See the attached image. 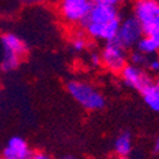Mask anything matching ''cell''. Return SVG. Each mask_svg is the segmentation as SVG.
<instances>
[{
  "label": "cell",
  "instance_id": "cell-20",
  "mask_svg": "<svg viewBox=\"0 0 159 159\" xmlns=\"http://www.w3.org/2000/svg\"><path fill=\"white\" fill-rule=\"evenodd\" d=\"M61 159H75V158L71 157V155H66V157H63V158H61Z\"/></svg>",
  "mask_w": 159,
  "mask_h": 159
},
{
  "label": "cell",
  "instance_id": "cell-17",
  "mask_svg": "<svg viewBox=\"0 0 159 159\" xmlns=\"http://www.w3.org/2000/svg\"><path fill=\"white\" fill-rule=\"evenodd\" d=\"M104 2L106 3V4H109V5H112V7H115V8H117L119 5H121V4H124L126 0H104Z\"/></svg>",
  "mask_w": 159,
  "mask_h": 159
},
{
  "label": "cell",
  "instance_id": "cell-1",
  "mask_svg": "<svg viewBox=\"0 0 159 159\" xmlns=\"http://www.w3.org/2000/svg\"><path fill=\"white\" fill-rule=\"evenodd\" d=\"M121 18L117 8L109 5L105 2H98L92 4L80 25L89 37L110 42L116 38Z\"/></svg>",
  "mask_w": 159,
  "mask_h": 159
},
{
  "label": "cell",
  "instance_id": "cell-13",
  "mask_svg": "<svg viewBox=\"0 0 159 159\" xmlns=\"http://www.w3.org/2000/svg\"><path fill=\"white\" fill-rule=\"evenodd\" d=\"M147 57H148V56H145L144 53L139 52V51L136 49L135 52H133V53H131V56H130L129 58H130V63L136 65V66H140V67H142V66H144V65H145Z\"/></svg>",
  "mask_w": 159,
  "mask_h": 159
},
{
  "label": "cell",
  "instance_id": "cell-7",
  "mask_svg": "<svg viewBox=\"0 0 159 159\" xmlns=\"http://www.w3.org/2000/svg\"><path fill=\"white\" fill-rule=\"evenodd\" d=\"M142 35H143L142 25L136 20V18L133 15V16L121 19L115 41L119 44H121L124 48L129 49L138 43V41L142 38Z\"/></svg>",
  "mask_w": 159,
  "mask_h": 159
},
{
  "label": "cell",
  "instance_id": "cell-10",
  "mask_svg": "<svg viewBox=\"0 0 159 159\" xmlns=\"http://www.w3.org/2000/svg\"><path fill=\"white\" fill-rule=\"evenodd\" d=\"M135 47L139 52L144 53L145 56L157 54L159 52V37L143 34L142 38L139 39L138 43L135 44Z\"/></svg>",
  "mask_w": 159,
  "mask_h": 159
},
{
  "label": "cell",
  "instance_id": "cell-15",
  "mask_svg": "<svg viewBox=\"0 0 159 159\" xmlns=\"http://www.w3.org/2000/svg\"><path fill=\"white\" fill-rule=\"evenodd\" d=\"M90 63H91V66H93V67H96V66L100 65V63H101L100 54H98V53H91V56H90Z\"/></svg>",
  "mask_w": 159,
  "mask_h": 159
},
{
  "label": "cell",
  "instance_id": "cell-4",
  "mask_svg": "<svg viewBox=\"0 0 159 159\" xmlns=\"http://www.w3.org/2000/svg\"><path fill=\"white\" fill-rule=\"evenodd\" d=\"M134 16L140 23L143 34L159 37V2L136 0L134 4Z\"/></svg>",
  "mask_w": 159,
  "mask_h": 159
},
{
  "label": "cell",
  "instance_id": "cell-19",
  "mask_svg": "<svg viewBox=\"0 0 159 159\" xmlns=\"http://www.w3.org/2000/svg\"><path fill=\"white\" fill-rule=\"evenodd\" d=\"M154 152L155 153H159V138L155 140V143H154Z\"/></svg>",
  "mask_w": 159,
  "mask_h": 159
},
{
  "label": "cell",
  "instance_id": "cell-2",
  "mask_svg": "<svg viewBox=\"0 0 159 159\" xmlns=\"http://www.w3.org/2000/svg\"><path fill=\"white\" fill-rule=\"evenodd\" d=\"M0 47H2L0 67L4 72L16 70L28 52L25 42L13 32H5L0 35Z\"/></svg>",
  "mask_w": 159,
  "mask_h": 159
},
{
  "label": "cell",
  "instance_id": "cell-25",
  "mask_svg": "<svg viewBox=\"0 0 159 159\" xmlns=\"http://www.w3.org/2000/svg\"><path fill=\"white\" fill-rule=\"evenodd\" d=\"M0 159H4V158H3V157H2V155H0Z\"/></svg>",
  "mask_w": 159,
  "mask_h": 159
},
{
  "label": "cell",
  "instance_id": "cell-11",
  "mask_svg": "<svg viewBox=\"0 0 159 159\" xmlns=\"http://www.w3.org/2000/svg\"><path fill=\"white\" fill-rule=\"evenodd\" d=\"M131 148H133V143H131V136L129 133L120 134L114 143L115 153L119 157H128L131 152Z\"/></svg>",
  "mask_w": 159,
  "mask_h": 159
},
{
  "label": "cell",
  "instance_id": "cell-14",
  "mask_svg": "<svg viewBox=\"0 0 159 159\" xmlns=\"http://www.w3.org/2000/svg\"><path fill=\"white\" fill-rule=\"evenodd\" d=\"M144 66H147V68L152 72H159V57L154 54L148 56Z\"/></svg>",
  "mask_w": 159,
  "mask_h": 159
},
{
  "label": "cell",
  "instance_id": "cell-6",
  "mask_svg": "<svg viewBox=\"0 0 159 159\" xmlns=\"http://www.w3.org/2000/svg\"><path fill=\"white\" fill-rule=\"evenodd\" d=\"M128 49L119 44L115 39L106 42L105 47L101 51L100 59L101 63L111 72L120 73L124 66L128 63Z\"/></svg>",
  "mask_w": 159,
  "mask_h": 159
},
{
  "label": "cell",
  "instance_id": "cell-5",
  "mask_svg": "<svg viewBox=\"0 0 159 159\" xmlns=\"http://www.w3.org/2000/svg\"><path fill=\"white\" fill-rule=\"evenodd\" d=\"M58 14L68 25L81 23L92 7L91 0H58Z\"/></svg>",
  "mask_w": 159,
  "mask_h": 159
},
{
  "label": "cell",
  "instance_id": "cell-9",
  "mask_svg": "<svg viewBox=\"0 0 159 159\" xmlns=\"http://www.w3.org/2000/svg\"><path fill=\"white\" fill-rule=\"evenodd\" d=\"M120 75L124 84L136 91H142L145 86H148L152 82L148 73L140 66L133 63H126L124 68L120 71Z\"/></svg>",
  "mask_w": 159,
  "mask_h": 159
},
{
  "label": "cell",
  "instance_id": "cell-12",
  "mask_svg": "<svg viewBox=\"0 0 159 159\" xmlns=\"http://www.w3.org/2000/svg\"><path fill=\"white\" fill-rule=\"evenodd\" d=\"M87 44H89L87 39H86V37L82 35V34L75 35V37L72 38V41H71V47H72V49L76 51V52H84V51L87 48Z\"/></svg>",
  "mask_w": 159,
  "mask_h": 159
},
{
  "label": "cell",
  "instance_id": "cell-16",
  "mask_svg": "<svg viewBox=\"0 0 159 159\" xmlns=\"http://www.w3.org/2000/svg\"><path fill=\"white\" fill-rule=\"evenodd\" d=\"M33 159H52V157L48 155V154L44 153V152H37V153H34Z\"/></svg>",
  "mask_w": 159,
  "mask_h": 159
},
{
  "label": "cell",
  "instance_id": "cell-18",
  "mask_svg": "<svg viewBox=\"0 0 159 159\" xmlns=\"http://www.w3.org/2000/svg\"><path fill=\"white\" fill-rule=\"evenodd\" d=\"M22 2L24 4H28V5H35V4H39V3L44 2V0H22Z\"/></svg>",
  "mask_w": 159,
  "mask_h": 159
},
{
  "label": "cell",
  "instance_id": "cell-3",
  "mask_svg": "<svg viewBox=\"0 0 159 159\" xmlns=\"http://www.w3.org/2000/svg\"><path fill=\"white\" fill-rule=\"evenodd\" d=\"M68 93L75 98L84 109L97 111L105 107V97L92 85L84 81H70L67 84Z\"/></svg>",
  "mask_w": 159,
  "mask_h": 159
},
{
  "label": "cell",
  "instance_id": "cell-22",
  "mask_svg": "<svg viewBox=\"0 0 159 159\" xmlns=\"http://www.w3.org/2000/svg\"><path fill=\"white\" fill-rule=\"evenodd\" d=\"M47 2H51V3H57L58 0H47Z\"/></svg>",
  "mask_w": 159,
  "mask_h": 159
},
{
  "label": "cell",
  "instance_id": "cell-26",
  "mask_svg": "<svg viewBox=\"0 0 159 159\" xmlns=\"http://www.w3.org/2000/svg\"><path fill=\"white\" fill-rule=\"evenodd\" d=\"M154 2H159V0H154Z\"/></svg>",
  "mask_w": 159,
  "mask_h": 159
},
{
  "label": "cell",
  "instance_id": "cell-23",
  "mask_svg": "<svg viewBox=\"0 0 159 159\" xmlns=\"http://www.w3.org/2000/svg\"><path fill=\"white\" fill-rule=\"evenodd\" d=\"M120 159H128V157H120Z\"/></svg>",
  "mask_w": 159,
  "mask_h": 159
},
{
  "label": "cell",
  "instance_id": "cell-21",
  "mask_svg": "<svg viewBox=\"0 0 159 159\" xmlns=\"http://www.w3.org/2000/svg\"><path fill=\"white\" fill-rule=\"evenodd\" d=\"M92 3H98V2H104V0H91Z\"/></svg>",
  "mask_w": 159,
  "mask_h": 159
},
{
  "label": "cell",
  "instance_id": "cell-8",
  "mask_svg": "<svg viewBox=\"0 0 159 159\" xmlns=\"http://www.w3.org/2000/svg\"><path fill=\"white\" fill-rule=\"evenodd\" d=\"M34 153L24 138L14 135L5 143L2 157L4 159H33Z\"/></svg>",
  "mask_w": 159,
  "mask_h": 159
},
{
  "label": "cell",
  "instance_id": "cell-24",
  "mask_svg": "<svg viewBox=\"0 0 159 159\" xmlns=\"http://www.w3.org/2000/svg\"><path fill=\"white\" fill-rule=\"evenodd\" d=\"M155 82H157V84H158V85H159V78H158V80H157V81H155Z\"/></svg>",
  "mask_w": 159,
  "mask_h": 159
}]
</instances>
